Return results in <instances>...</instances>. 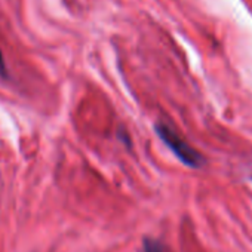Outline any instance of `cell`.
<instances>
[{"label": "cell", "mask_w": 252, "mask_h": 252, "mask_svg": "<svg viewBox=\"0 0 252 252\" xmlns=\"http://www.w3.org/2000/svg\"><path fill=\"white\" fill-rule=\"evenodd\" d=\"M156 132L159 138L172 150V153L187 166L190 168H199L203 163V158L199 152H196L193 147L187 144L186 140H183L172 128H169L168 125L158 123L156 125Z\"/></svg>", "instance_id": "cell-1"}, {"label": "cell", "mask_w": 252, "mask_h": 252, "mask_svg": "<svg viewBox=\"0 0 252 252\" xmlns=\"http://www.w3.org/2000/svg\"><path fill=\"white\" fill-rule=\"evenodd\" d=\"M0 76H2V77L8 76V68H6V63H5L2 51H0Z\"/></svg>", "instance_id": "cell-3"}, {"label": "cell", "mask_w": 252, "mask_h": 252, "mask_svg": "<svg viewBox=\"0 0 252 252\" xmlns=\"http://www.w3.org/2000/svg\"><path fill=\"white\" fill-rule=\"evenodd\" d=\"M143 252H165V248L158 240L146 237L143 240Z\"/></svg>", "instance_id": "cell-2"}]
</instances>
